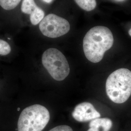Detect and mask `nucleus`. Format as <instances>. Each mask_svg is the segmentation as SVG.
Returning a JSON list of instances; mask_svg holds the SVG:
<instances>
[{
	"label": "nucleus",
	"instance_id": "nucleus-3",
	"mask_svg": "<svg viewBox=\"0 0 131 131\" xmlns=\"http://www.w3.org/2000/svg\"><path fill=\"white\" fill-rule=\"evenodd\" d=\"M49 111L40 104L25 108L19 116L18 131H42L50 121Z\"/></svg>",
	"mask_w": 131,
	"mask_h": 131
},
{
	"label": "nucleus",
	"instance_id": "nucleus-6",
	"mask_svg": "<svg viewBox=\"0 0 131 131\" xmlns=\"http://www.w3.org/2000/svg\"><path fill=\"white\" fill-rule=\"evenodd\" d=\"M72 116L76 121L84 122L99 118L101 117V114L91 103L83 102L75 106L72 113Z\"/></svg>",
	"mask_w": 131,
	"mask_h": 131
},
{
	"label": "nucleus",
	"instance_id": "nucleus-14",
	"mask_svg": "<svg viewBox=\"0 0 131 131\" xmlns=\"http://www.w3.org/2000/svg\"><path fill=\"white\" fill-rule=\"evenodd\" d=\"M128 33H129V35L131 37V28L129 30V32H128Z\"/></svg>",
	"mask_w": 131,
	"mask_h": 131
},
{
	"label": "nucleus",
	"instance_id": "nucleus-13",
	"mask_svg": "<svg viewBox=\"0 0 131 131\" xmlns=\"http://www.w3.org/2000/svg\"><path fill=\"white\" fill-rule=\"evenodd\" d=\"M43 2H45V3H48V4H49V3H51V2H52V1H53V0H42Z\"/></svg>",
	"mask_w": 131,
	"mask_h": 131
},
{
	"label": "nucleus",
	"instance_id": "nucleus-1",
	"mask_svg": "<svg viewBox=\"0 0 131 131\" xmlns=\"http://www.w3.org/2000/svg\"><path fill=\"white\" fill-rule=\"evenodd\" d=\"M114 38L109 28L103 26L90 29L83 39L84 55L89 61L96 63L103 58L104 53L112 47Z\"/></svg>",
	"mask_w": 131,
	"mask_h": 131
},
{
	"label": "nucleus",
	"instance_id": "nucleus-4",
	"mask_svg": "<svg viewBox=\"0 0 131 131\" xmlns=\"http://www.w3.org/2000/svg\"><path fill=\"white\" fill-rule=\"evenodd\" d=\"M42 65L53 79L61 81L69 75L70 66L65 56L56 48H49L43 52Z\"/></svg>",
	"mask_w": 131,
	"mask_h": 131
},
{
	"label": "nucleus",
	"instance_id": "nucleus-11",
	"mask_svg": "<svg viewBox=\"0 0 131 131\" xmlns=\"http://www.w3.org/2000/svg\"><path fill=\"white\" fill-rule=\"evenodd\" d=\"M11 48L9 44L5 40L0 39V55L6 56L9 54Z\"/></svg>",
	"mask_w": 131,
	"mask_h": 131
},
{
	"label": "nucleus",
	"instance_id": "nucleus-12",
	"mask_svg": "<svg viewBox=\"0 0 131 131\" xmlns=\"http://www.w3.org/2000/svg\"><path fill=\"white\" fill-rule=\"evenodd\" d=\"M49 131H73V130L69 126L63 125L56 127Z\"/></svg>",
	"mask_w": 131,
	"mask_h": 131
},
{
	"label": "nucleus",
	"instance_id": "nucleus-7",
	"mask_svg": "<svg viewBox=\"0 0 131 131\" xmlns=\"http://www.w3.org/2000/svg\"><path fill=\"white\" fill-rule=\"evenodd\" d=\"M21 10L23 13L30 15L31 23L34 25L39 24L44 18V11L38 6L34 0H23Z\"/></svg>",
	"mask_w": 131,
	"mask_h": 131
},
{
	"label": "nucleus",
	"instance_id": "nucleus-5",
	"mask_svg": "<svg viewBox=\"0 0 131 131\" xmlns=\"http://www.w3.org/2000/svg\"><path fill=\"white\" fill-rule=\"evenodd\" d=\"M39 28L42 34L50 38H59L68 33L70 24L66 19L56 14H49L39 23Z\"/></svg>",
	"mask_w": 131,
	"mask_h": 131
},
{
	"label": "nucleus",
	"instance_id": "nucleus-2",
	"mask_svg": "<svg viewBox=\"0 0 131 131\" xmlns=\"http://www.w3.org/2000/svg\"><path fill=\"white\" fill-rule=\"evenodd\" d=\"M106 92L114 103H125L131 95V71L122 68L115 70L108 77Z\"/></svg>",
	"mask_w": 131,
	"mask_h": 131
},
{
	"label": "nucleus",
	"instance_id": "nucleus-9",
	"mask_svg": "<svg viewBox=\"0 0 131 131\" xmlns=\"http://www.w3.org/2000/svg\"><path fill=\"white\" fill-rule=\"evenodd\" d=\"M80 7L86 11L94 9L96 6V0H74Z\"/></svg>",
	"mask_w": 131,
	"mask_h": 131
},
{
	"label": "nucleus",
	"instance_id": "nucleus-8",
	"mask_svg": "<svg viewBox=\"0 0 131 131\" xmlns=\"http://www.w3.org/2000/svg\"><path fill=\"white\" fill-rule=\"evenodd\" d=\"M113 125L112 121L108 118H97L90 121L87 131H109Z\"/></svg>",
	"mask_w": 131,
	"mask_h": 131
},
{
	"label": "nucleus",
	"instance_id": "nucleus-15",
	"mask_svg": "<svg viewBox=\"0 0 131 131\" xmlns=\"http://www.w3.org/2000/svg\"><path fill=\"white\" fill-rule=\"evenodd\" d=\"M114 1H117V2H123V1H124L125 0H114Z\"/></svg>",
	"mask_w": 131,
	"mask_h": 131
},
{
	"label": "nucleus",
	"instance_id": "nucleus-10",
	"mask_svg": "<svg viewBox=\"0 0 131 131\" xmlns=\"http://www.w3.org/2000/svg\"><path fill=\"white\" fill-rule=\"evenodd\" d=\"M21 0H0V6L5 10H11L16 8Z\"/></svg>",
	"mask_w": 131,
	"mask_h": 131
}]
</instances>
